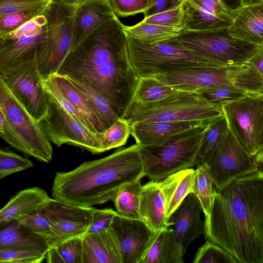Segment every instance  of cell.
<instances>
[{"mask_svg": "<svg viewBox=\"0 0 263 263\" xmlns=\"http://www.w3.org/2000/svg\"><path fill=\"white\" fill-rule=\"evenodd\" d=\"M116 16L121 17L144 14L150 9L154 0H107Z\"/></svg>", "mask_w": 263, "mask_h": 263, "instance_id": "cell-45", "label": "cell"}, {"mask_svg": "<svg viewBox=\"0 0 263 263\" xmlns=\"http://www.w3.org/2000/svg\"><path fill=\"white\" fill-rule=\"evenodd\" d=\"M223 115L222 107L193 92L177 90L159 101L133 102L124 116L129 125L136 122L211 120Z\"/></svg>", "mask_w": 263, "mask_h": 263, "instance_id": "cell-6", "label": "cell"}, {"mask_svg": "<svg viewBox=\"0 0 263 263\" xmlns=\"http://www.w3.org/2000/svg\"><path fill=\"white\" fill-rule=\"evenodd\" d=\"M127 49L130 63L138 78L197 67L224 66L200 58L169 41L149 44L127 36Z\"/></svg>", "mask_w": 263, "mask_h": 263, "instance_id": "cell-8", "label": "cell"}, {"mask_svg": "<svg viewBox=\"0 0 263 263\" xmlns=\"http://www.w3.org/2000/svg\"><path fill=\"white\" fill-rule=\"evenodd\" d=\"M212 120L136 122L130 125V134L140 147L158 145L175 134L203 125Z\"/></svg>", "mask_w": 263, "mask_h": 263, "instance_id": "cell-20", "label": "cell"}, {"mask_svg": "<svg viewBox=\"0 0 263 263\" xmlns=\"http://www.w3.org/2000/svg\"><path fill=\"white\" fill-rule=\"evenodd\" d=\"M139 212L141 219L156 234L170 227L164 216V202L159 181H150L142 185Z\"/></svg>", "mask_w": 263, "mask_h": 263, "instance_id": "cell-24", "label": "cell"}, {"mask_svg": "<svg viewBox=\"0 0 263 263\" xmlns=\"http://www.w3.org/2000/svg\"><path fill=\"white\" fill-rule=\"evenodd\" d=\"M52 1V0H0V18L20 10L46 7Z\"/></svg>", "mask_w": 263, "mask_h": 263, "instance_id": "cell-47", "label": "cell"}, {"mask_svg": "<svg viewBox=\"0 0 263 263\" xmlns=\"http://www.w3.org/2000/svg\"><path fill=\"white\" fill-rule=\"evenodd\" d=\"M228 30L234 37L263 45V4L241 6L233 10Z\"/></svg>", "mask_w": 263, "mask_h": 263, "instance_id": "cell-21", "label": "cell"}, {"mask_svg": "<svg viewBox=\"0 0 263 263\" xmlns=\"http://www.w3.org/2000/svg\"><path fill=\"white\" fill-rule=\"evenodd\" d=\"M127 37L144 43L168 41L179 35L183 29L140 22L132 26L124 25Z\"/></svg>", "mask_w": 263, "mask_h": 263, "instance_id": "cell-29", "label": "cell"}, {"mask_svg": "<svg viewBox=\"0 0 263 263\" xmlns=\"http://www.w3.org/2000/svg\"><path fill=\"white\" fill-rule=\"evenodd\" d=\"M240 7L263 4V0H238Z\"/></svg>", "mask_w": 263, "mask_h": 263, "instance_id": "cell-54", "label": "cell"}, {"mask_svg": "<svg viewBox=\"0 0 263 263\" xmlns=\"http://www.w3.org/2000/svg\"><path fill=\"white\" fill-rule=\"evenodd\" d=\"M194 172L193 168L183 169L159 181L164 198L165 219L168 224L173 213L185 198L193 192Z\"/></svg>", "mask_w": 263, "mask_h": 263, "instance_id": "cell-25", "label": "cell"}, {"mask_svg": "<svg viewBox=\"0 0 263 263\" xmlns=\"http://www.w3.org/2000/svg\"><path fill=\"white\" fill-rule=\"evenodd\" d=\"M56 248L65 263H82V237L66 240Z\"/></svg>", "mask_w": 263, "mask_h": 263, "instance_id": "cell-46", "label": "cell"}, {"mask_svg": "<svg viewBox=\"0 0 263 263\" xmlns=\"http://www.w3.org/2000/svg\"><path fill=\"white\" fill-rule=\"evenodd\" d=\"M46 7L20 10L0 18V36L15 30L27 22L42 14Z\"/></svg>", "mask_w": 263, "mask_h": 263, "instance_id": "cell-42", "label": "cell"}, {"mask_svg": "<svg viewBox=\"0 0 263 263\" xmlns=\"http://www.w3.org/2000/svg\"><path fill=\"white\" fill-rule=\"evenodd\" d=\"M195 92L208 102L222 107L224 104L235 101L249 96H257L241 89L228 86H213L196 90Z\"/></svg>", "mask_w": 263, "mask_h": 263, "instance_id": "cell-36", "label": "cell"}, {"mask_svg": "<svg viewBox=\"0 0 263 263\" xmlns=\"http://www.w3.org/2000/svg\"><path fill=\"white\" fill-rule=\"evenodd\" d=\"M174 88L194 92L213 86H228L263 96V74L251 63L187 69L152 76Z\"/></svg>", "mask_w": 263, "mask_h": 263, "instance_id": "cell-5", "label": "cell"}, {"mask_svg": "<svg viewBox=\"0 0 263 263\" xmlns=\"http://www.w3.org/2000/svg\"><path fill=\"white\" fill-rule=\"evenodd\" d=\"M55 74L88 86L109 103L119 118H123L138 78L129 60L124 25L117 16L72 48Z\"/></svg>", "mask_w": 263, "mask_h": 263, "instance_id": "cell-1", "label": "cell"}, {"mask_svg": "<svg viewBox=\"0 0 263 263\" xmlns=\"http://www.w3.org/2000/svg\"><path fill=\"white\" fill-rule=\"evenodd\" d=\"M76 8L52 0L44 11L47 20L48 36L43 48L36 57L37 69L43 80L57 73L71 49Z\"/></svg>", "mask_w": 263, "mask_h": 263, "instance_id": "cell-11", "label": "cell"}, {"mask_svg": "<svg viewBox=\"0 0 263 263\" xmlns=\"http://www.w3.org/2000/svg\"><path fill=\"white\" fill-rule=\"evenodd\" d=\"M201 205L194 194L190 193L173 213L168 221L174 231L178 252L183 258L190 243L204 232V222L200 218Z\"/></svg>", "mask_w": 263, "mask_h": 263, "instance_id": "cell-18", "label": "cell"}, {"mask_svg": "<svg viewBox=\"0 0 263 263\" xmlns=\"http://www.w3.org/2000/svg\"><path fill=\"white\" fill-rule=\"evenodd\" d=\"M228 127L237 142L257 163L263 157V97L249 96L222 106Z\"/></svg>", "mask_w": 263, "mask_h": 263, "instance_id": "cell-10", "label": "cell"}, {"mask_svg": "<svg viewBox=\"0 0 263 263\" xmlns=\"http://www.w3.org/2000/svg\"><path fill=\"white\" fill-rule=\"evenodd\" d=\"M116 16L107 0H84L76 8L72 48L106 22Z\"/></svg>", "mask_w": 263, "mask_h": 263, "instance_id": "cell-19", "label": "cell"}, {"mask_svg": "<svg viewBox=\"0 0 263 263\" xmlns=\"http://www.w3.org/2000/svg\"><path fill=\"white\" fill-rule=\"evenodd\" d=\"M193 263H238L231 254L218 245L207 240L194 257Z\"/></svg>", "mask_w": 263, "mask_h": 263, "instance_id": "cell-39", "label": "cell"}, {"mask_svg": "<svg viewBox=\"0 0 263 263\" xmlns=\"http://www.w3.org/2000/svg\"><path fill=\"white\" fill-rule=\"evenodd\" d=\"M118 213L111 209H96L93 212L89 227L85 234L107 230Z\"/></svg>", "mask_w": 263, "mask_h": 263, "instance_id": "cell-48", "label": "cell"}, {"mask_svg": "<svg viewBox=\"0 0 263 263\" xmlns=\"http://www.w3.org/2000/svg\"><path fill=\"white\" fill-rule=\"evenodd\" d=\"M67 6L77 7L84 0H53Z\"/></svg>", "mask_w": 263, "mask_h": 263, "instance_id": "cell-53", "label": "cell"}, {"mask_svg": "<svg viewBox=\"0 0 263 263\" xmlns=\"http://www.w3.org/2000/svg\"><path fill=\"white\" fill-rule=\"evenodd\" d=\"M168 41L200 58L223 66L249 63L263 51V45L234 37L229 33L228 28L204 31L183 29L179 35Z\"/></svg>", "mask_w": 263, "mask_h": 263, "instance_id": "cell-9", "label": "cell"}, {"mask_svg": "<svg viewBox=\"0 0 263 263\" xmlns=\"http://www.w3.org/2000/svg\"><path fill=\"white\" fill-rule=\"evenodd\" d=\"M108 229L117 243L122 263H141L156 234L143 220L118 214Z\"/></svg>", "mask_w": 263, "mask_h": 263, "instance_id": "cell-17", "label": "cell"}, {"mask_svg": "<svg viewBox=\"0 0 263 263\" xmlns=\"http://www.w3.org/2000/svg\"><path fill=\"white\" fill-rule=\"evenodd\" d=\"M183 1L172 5L163 11L144 17L141 22L183 29L184 26Z\"/></svg>", "mask_w": 263, "mask_h": 263, "instance_id": "cell-38", "label": "cell"}, {"mask_svg": "<svg viewBox=\"0 0 263 263\" xmlns=\"http://www.w3.org/2000/svg\"><path fill=\"white\" fill-rule=\"evenodd\" d=\"M177 90L154 76L139 78L132 103H146L159 101L171 95Z\"/></svg>", "mask_w": 263, "mask_h": 263, "instance_id": "cell-34", "label": "cell"}, {"mask_svg": "<svg viewBox=\"0 0 263 263\" xmlns=\"http://www.w3.org/2000/svg\"><path fill=\"white\" fill-rule=\"evenodd\" d=\"M46 252L33 249H10L0 250V262L40 263Z\"/></svg>", "mask_w": 263, "mask_h": 263, "instance_id": "cell-43", "label": "cell"}, {"mask_svg": "<svg viewBox=\"0 0 263 263\" xmlns=\"http://www.w3.org/2000/svg\"><path fill=\"white\" fill-rule=\"evenodd\" d=\"M142 186L141 179H139L120 187L112 200L118 214L128 218L141 219L139 206Z\"/></svg>", "mask_w": 263, "mask_h": 263, "instance_id": "cell-31", "label": "cell"}, {"mask_svg": "<svg viewBox=\"0 0 263 263\" xmlns=\"http://www.w3.org/2000/svg\"><path fill=\"white\" fill-rule=\"evenodd\" d=\"M182 0H154L152 7L146 12L144 17L160 12L170 7L172 5L179 3Z\"/></svg>", "mask_w": 263, "mask_h": 263, "instance_id": "cell-50", "label": "cell"}, {"mask_svg": "<svg viewBox=\"0 0 263 263\" xmlns=\"http://www.w3.org/2000/svg\"><path fill=\"white\" fill-rule=\"evenodd\" d=\"M210 122L175 134L160 145L140 147L145 176L159 181L179 171L197 165V155Z\"/></svg>", "mask_w": 263, "mask_h": 263, "instance_id": "cell-7", "label": "cell"}, {"mask_svg": "<svg viewBox=\"0 0 263 263\" xmlns=\"http://www.w3.org/2000/svg\"><path fill=\"white\" fill-rule=\"evenodd\" d=\"M69 101L90 122L97 133L104 131L98 117L79 90L66 77L54 74L49 76Z\"/></svg>", "mask_w": 263, "mask_h": 263, "instance_id": "cell-30", "label": "cell"}, {"mask_svg": "<svg viewBox=\"0 0 263 263\" xmlns=\"http://www.w3.org/2000/svg\"><path fill=\"white\" fill-rule=\"evenodd\" d=\"M228 129L224 115L212 120L207 125L197 155V165L205 164Z\"/></svg>", "mask_w": 263, "mask_h": 263, "instance_id": "cell-33", "label": "cell"}, {"mask_svg": "<svg viewBox=\"0 0 263 263\" xmlns=\"http://www.w3.org/2000/svg\"><path fill=\"white\" fill-rule=\"evenodd\" d=\"M16 220L33 232L46 238L48 240L50 247L53 239V234L49 221L42 210L23 215Z\"/></svg>", "mask_w": 263, "mask_h": 263, "instance_id": "cell-41", "label": "cell"}, {"mask_svg": "<svg viewBox=\"0 0 263 263\" xmlns=\"http://www.w3.org/2000/svg\"><path fill=\"white\" fill-rule=\"evenodd\" d=\"M173 228L166 227L157 233L141 263H182Z\"/></svg>", "mask_w": 263, "mask_h": 263, "instance_id": "cell-27", "label": "cell"}, {"mask_svg": "<svg viewBox=\"0 0 263 263\" xmlns=\"http://www.w3.org/2000/svg\"><path fill=\"white\" fill-rule=\"evenodd\" d=\"M69 79L77 88L89 107L96 114L104 130L110 127L119 119L105 98L84 84Z\"/></svg>", "mask_w": 263, "mask_h": 263, "instance_id": "cell-32", "label": "cell"}, {"mask_svg": "<svg viewBox=\"0 0 263 263\" xmlns=\"http://www.w3.org/2000/svg\"><path fill=\"white\" fill-rule=\"evenodd\" d=\"M0 107L4 114V132L0 136L23 153L48 162L52 157L49 140L35 120L10 91L0 72Z\"/></svg>", "mask_w": 263, "mask_h": 263, "instance_id": "cell-4", "label": "cell"}, {"mask_svg": "<svg viewBox=\"0 0 263 263\" xmlns=\"http://www.w3.org/2000/svg\"><path fill=\"white\" fill-rule=\"evenodd\" d=\"M51 199L45 191L39 187L20 191L0 210V226L42 210Z\"/></svg>", "mask_w": 263, "mask_h": 263, "instance_id": "cell-23", "label": "cell"}, {"mask_svg": "<svg viewBox=\"0 0 263 263\" xmlns=\"http://www.w3.org/2000/svg\"><path fill=\"white\" fill-rule=\"evenodd\" d=\"M137 144L104 158L83 163L67 172H58L52 187L53 199L83 207L112 201L120 187L145 176Z\"/></svg>", "mask_w": 263, "mask_h": 263, "instance_id": "cell-3", "label": "cell"}, {"mask_svg": "<svg viewBox=\"0 0 263 263\" xmlns=\"http://www.w3.org/2000/svg\"><path fill=\"white\" fill-rule=\"evenodd\" d=\"M33 249L47 252L48 240L15 220L0 226V250Z\"/></svg>", "mask_w": 263, "mask_h": 263, "instance_id": "cell-26", "label": "cell"}, {"mask_svg": "<svg viewBox=\"0 0 263 263\" xmlns=\"http://www.w3.org/2000/svg\"><path fill=\"white\" fill-rule=\"evenodd\" d=\"M48 36L47 20L44 12L15 30L1 36L0 70L36 59Z\"/></svg>", "mask_w": 263, "mask_h": 263, "instance_id": "cell-14", "label": "cell"}, {"mask_svg": "<svg viewBox=\"0 0 263 263\" xmlns=\"http://www.w3.org/2000/svg\"><path fill=\"white\" fill-rule=\"evenodd\" d=\"M33 166L29 159L11 151L0 148V180Z\"/></svg>", "mask_w": 263, "mask_h": 263, "instance_id": "cell-44", "label": "cell"}, {"mask_svg": "<svg viewBox=\"0 0 263 263\" xmlns=\"http://www.w3.org/2000/svg\"><path fill=\"white\" fill-rule=\"evenodd\" d=\"M213 184L205 164L197 165L194 172L193 193L201 205L205 218L209 216L211 211L214 192Z\"/></svg>", "mask_w": 263, "mask_h": 263, "instance_id": "cell-35", "label": "cell"}, {"mask_svg": "<svg viewBox=\"0 0 263 263\" xmlns=\"http://www.w3.org/2000/svg\"><path fill=\"white\" fill-rule=\"evenodd\" d=\"M5 123V117L4 114L0 107V133L4 132V126Z\"/></svg>", "mask_w": 263, "mask_h": 263, "instance_id": "cell-55", "label": "cell"}, {"mask_svg": "<svg viewBox=\"0 0 263 263\" xmlns=\"http://www.w3.org/2000/svg\"><path fill=\"white\" fill-rule=\"evenodd\" d=\"M202 9L217 17L232 20L233 10L229 8L222 0H192Z\"/></svg>", "mask_w": 263, "mask_h": 263, "instance_id": "cell-49", "label": "cell"}, {"mask_svg": "<svg viewBox=\"0 0 263 263\" xmlns=\"http://www.w3.org/2000/svg\"><path fill=\"white\" fill-rule=\"evenodd\" d=\"M130 134L128 122L124 118H119L108 128L95 133V136L104 152L125 144Z\"/></svg>", "mask_w": 263, "mask_h": 263, "instance_id": "cell-37", "label": "cell"}, {"mask_svg": "<svg viewBox=\"0 0 263 263\" xmlns=\"http://www.w3.org/2000/svg\"><path fill=\"white\" fill-rule=\"evenodd\" d=\"M0 72L14 96L35 120L41 122L47 114L48 103L36 59L8 67Z\"/></svg>", "mask_w": 263, "mask_h": 263, "instance_id": "cell-12", "label": "cell"}, {"mask_svg": "<svg viewBox=\"0 0 263 263\" xmlns=\"http://www.w3.org/2000/svg\"><path fill=\"white\" fill-rule=\"evenodd\" d=\"M184 30L204 31L228 28L232 20H227L216 16L205 11L192 0H184Z\"/></svg>", "mask_w": 263, "mask_h": 263, "instance_id": "cell-28", "label": "cell"}, {"mask_svg": "<svg viewBox=\"0 0 263 263\" xmlns=\"http://www.w3.org/2000/svg\"><path fill=\"white\" fill-rule=\"evenodd\" d=\"M203 233L238 263H263L261 170L240 177L222 189H214Z\"/></svg>", "mask_w": 263, "mask_h": 263, "instance_id": "cell-2", "label": "cell"}, {"mask_svg": "<svg viewBox=\"0 0 263 263\" xmlns=\"http://www.w3.org/2000/svg\"><path fill=\"white\" fill-rule=\"evenodd\" d=\"M45 258L48 263H65L56 248H50Z\"/></svg>", "mask_w": 263, "mask_h": 263, "instance_id": "cell-51", "label": "cell"}, {"mask_svg": "<svg viewBox=\"0 0 263 263\" xmlns=\"http://www.w3.org/2000/svg\"><path fill=\"white\" fill-rule=\"evenodd\" d=\"M45 91L48 110L40 123L49 141L57 146L64 144L72 145L93 154L104 152L95 134L66 112L52 95Z\"/></svg>", "mask_w": 263, "mask_h": 263, "instance_id": "cell-15", "label": "cell"}, {"mask_svg": "<svg viewBox=\"0 0 263 263\" xmlns=\"http://www.w3.org/2000/svg\"><path fill=\"white\" fill-rule=\"evenodd\" d=\"M205 165L213 183L218 190L259 170V164L255 158L240 146L229 129Z\"/></svg>", "mask_w": 263, "mask_h": 263, "instance_id": "cell-13", "label": "cell"}, {"mask_svg": "<svg viewBox=\"0 0 263 263\" xmlns=\"http://www.w3.org/2000/svg\"><path fill=\"white\" fill-rule=\"evenodd\" d=\"M82 263H122L115 238L107 230L82 237Z\"/></svg>", "mask_w": 263, "mask_h": 263, "instance_id": "cell-22", "label": "cell"}, {"mask_svg": "<svg viewBox=\"0 0 263 263\" xmlns=\"http://www.w3.org/2000/svg\"><path fill=\"white\" fill-rule=\"evenodd\" d=\"M43 85L45 89L52 95L60 105L66 112L83 124L91 132L94 134L97 133L93 126L88 119L80 112H79V110L69 101L50 77H48L45 80H43Z\"/></svg>", "mask_w": 263, "mask_h": 263, "instance_id": "cell-40", "label": "cell"}, {"mask_svg": "<svg viewBox=\"0 0 263 263\" xmlns=\"http://www.w3.org/2000/svg\"><path fill=\"white\" fill-rule=\"evenodd\" d=\"M96 210L91 206L74 205L52 199L42 209L53 234L50 248L56 247L66 240L82 237L89 227Z\"/></svg>", "mask_w": 263, "mask_h": 263, "instance_id": "cell-16", "label": "cell"}, {"mask_svg": "<svg viewBox=\"0 0 263 263\" xmlns=\"http://www.w3.org/2000/svg\"><path fill=\"white\" fill-rule=\"evenodd\" d=\"M249 62L252 63L261 74H263V51L255 55Z\"/></svg>", "mask_w": 263, "mask_h": 263, "instance_id": "cell-52", "label": "cell"}]
</instances>
